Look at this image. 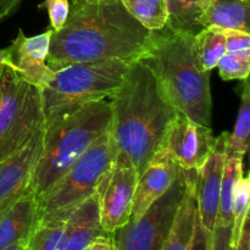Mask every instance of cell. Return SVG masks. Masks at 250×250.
Returning a JSON list of instances; mask_svg holds the SVG:
<instances>
[{"mask_svg": "<svg viewBox=\"0 0 250 250\" xmlns=\"http://www.w3.org/2000/svg\"><path fill=\"white\" fill-rule=\"evenodd\" d=\"M151 37L120 0H73L65 24L51 34L46 65L58 71L111 59L133 62L146 53Z\"/></svg>", "mask_w": 250, "mask_h": 250, "instance_id": "obj_1", "label": "cell"}, {"mask_svg": "<svg viewBox=\"0 0 250 250\" xmlns=\"http://www.w3.org/2000/svg\"><path fill=\"white\" fill-rule=\"evenodd\" d=\"M109 102L115 143L128 156L139 176L180 111L158 76L141 60L129 63Z\"/></svg>", "mask_w": 250, "mask_h": 250, "instance_id": "obj_2", "label": "cell"}, {"mask_svg": "<svg viewBox=\"0 0 250 250\" xmlns=\"http://www.w3.org/2000/svg\"><path fill=\"white\" fill-rule=\"evenodd\" d=\"M193 34L168 28L153 32L139 60L154 71L181 114L198 124L211 125L212 99L209 72L198 66Z\"/></svg>", "mask_w": 250, "mask_h": 250, "instance_id": "obj_3", "label": "cell"}, {"mask_svg": "<svg viewBox=\"0 0 250 250\" xmlns=\"http://www.w3.org/2000/svg\"><path fill=\"white\" fill-rule=\"evenodd\" d=\"M110 127L109 100L90 103L45 125L43 148L27 189L41 198Z\"/></svg>", "mask_w": 250, "mask_h": 250, "instance_id": "obj_4", "label": "cell"}, {"mask_svg": "<svg viewBox=\"0 0 250 250\" xmlns=\"http://www.w3.org/2000/svg\"><path fill=\"white\" fill-rule=\"evenodd\" d=\"M129 63L111 59L73 63L54 71L48 84L42 88L44 126L90 103L110 99Z\"/></svg>", "mask_w": 250, "mask_h": 250, "instance_id": "obj_5", "label": "cell"}, {"mask_svg": "<svg viewBox=\"0 0 250 250\" xmlns=\"http://www.w3.org/2000/svg\"><path fill=\"white\" fill-rule=\"evenodd\" d=\"M117 153L111 127L38 198V225L65 224L87 199L97 193L104 173Z\"/></svg>", "mask_w": 250, "mask_h": 250, "instance_id": "obj_6", "label": "cell"}, {"mask_svg": "<svg viewBox=\"0 0 250 250\" xmlns=\"http://www.w3.org/2000/svg\"><path fill=\"white\" fill-rule=\"evenodd\" d=\"M44 128L42 90L6 63L0 65V163Z\"/></svg>", "mask_w": 250, "mask_h": 250, "instance_id": "obj_7", "label": "cell"}, {"mask_svg": "<svg viewBox=\"0 0 250 250\" xmlns=\"http://www.w3.org/2000/svg\"><path fill=\"white\" fill-rule=\"evenodd\" d=\"M187 176L181 170L167 192L143 214L111 233L115 250H160L185 194Z\"/></svg>", "mask_w": 250, "mask_h": 250, "instance_id": "obj_8", "label": "cell"}, {"mask_svg": "<svg viewBox=\"0 0 250 250\" xmlns=\"http://www.w3.org/2000/svg\"><path fill=\"white\" fill-rule=\"evenodd\" d=\"M138 172L126 154L117 149L109 170L104 173L97 188L100 224L106 233L129 221Z\"/></svg>", "mask_w": 250, "mask_h": 250, "instance_id": "obj_9", "label": "cell"}, {"mask_svg": "<svg viewBox=\"0 0 250 250\" xmlns=\"http://www.w3.org/2000/svg\"><path fill=\"white\" fill-rule=\"evenodd\" d=\"M216 137L210 126L198 124L178 112L168 127L160 148L183 171H199L214 149Z\"/></svg>", "mask_w": 250, "mask_h": 250, "instance_id": "obj_10", "label": "cell"}, {"mask_svg": "<svg viewBox=\"0 0 250 250\" xmlns=\"http://www.w3.org/2000/svg\"><path fill=\"white\" fill-rule=\"evenodd\" d=\"M53 29L33 37H26L19 29L16 38L7 48L2 49L5 63L14 68L24 81L38 88H44L54 75V71L46 65V56L50 46Z\"/></svg>", "mask_w": 250, "mask_h": 250, "instance_id": "obj_11", "label": "cell"}, {"mask_svg": "<svg viewBox=\"0 0 250 250\" xmlns=\"http://www.w3.org/2000/svg\"><path fill=\"white\" fill-rule=\"evenodd\" d=\"M44 128L21 149L0 163V216L26 193L43 148Z\"/></svg>", "mask_w": 250, "mask_h": 250, "instance_id": "obj_12", "label": "cell"}, {"mask_svg": "<svg viewBox=\"0 0 250 250\" xmlns=\"http://www.w3.org/2000/svg\"><path fill=\"white\" fill-rule=\"evenodd\" d=\"M229 132L216 137L214 149L197 173V209L200 222L208 231H214L219 214L220 190L224 173Z\"/></svg>", "mask_w": 250, "mask_h": 250, "instance_id": "obj_13", "label": "cell"}, {"mask_svg": "<svg viewBox=\"0 0 250 250\" xmlns=\"http://www.w3.org/2000/svg\"><path fill=\"white\" fill-rule=\"evenodd\" d=\"M181 170L182 168L168 155L167 151L159 148L138 176L129 220L141 216L155 200L165 194Z\"/></svg>", "mask_w": 250, "mask_h": 250, "instance_id": "obj_14", "label": "cell"}, {"mask_svg": "<svg viewBox=\"0 0 250 250\" xmlns=\"http://www.w3.org/2000/svg\"><path fill=\"white\" fill-rule=\"evenodd\" d=\"M38 225V199L28 189L0 216V250L28 239Z\"/></svg>", "mask_w": 250, "mask_h": 250, "instance_id": "obj_15", "label": "cell"}, {"mask_svg": "<svg viewBox=\"0 0 250 250\" xmlns=\"http://www.w3.org/2000/svg\"><path fill=\"white\" fill-rule=\"evenodd\" d=\"M197 171H186L187 185L172 227L160 250H188L197 219Z\"/></svg>", "mask_w": 250, "mask_h": 250, "instance_id": "obj_16", "label": "cell"}, {"mask_svg": "<svg viewBox=\"0 0 250 250\" xmlns=\"http://www.w3.org/2000/svg\"><path fill=\"white\" fill-rule=\"evenodd\" d=\"M66 226L67 234L62 250H84L98 237L109 234L100 224L97 193L68 217Z\"/></svg>", "mask_w": 250, "mask_h": 250, "instance_id": "obj_17", "label": "cell"}, {"mask_svg": "<svg viewBox=\"0 0 250 250\" xmlns=\"http://www.w3.org/2000/svg\"><path fill=\"white\" fill-rule=\"evenodd\" d=\"M249 7L250 0H210L200 19V26L249 33Z\"/></svg>", "mask_w": 250, "mask_h": 250, "instance_id": "obj_18", "label": "cell"}, {"mask_svg": "<svg viewBox=\"0 0 250 250\" xmlns=\"http://www.w3.org/2000/svg\"><path fill=\"white\" fill-rule=\"evenodd\" d=\"M210 0H166V28L195 36L202 29L200 19Z\"/></svg>", "mask_w": 250, "mask_h": 250, "instance_id": "obj_19", "label": "cell"}, {"mask_svg": "<svg viewBox=\"0 0 250 250\" xmlns=\"http://www.w3.org/2000/svg\"><path fill=\"white\" fill-rule=\"evenodd\" d=\"M242 176H243V156L226 151L216 224L232 226L234 194H236L237 183Z\"/></svg>", "mask_w": 250, "mask_h": 250, "instance_id": "obj_20", "label": "cell"}, {"mask_svg": "<svg viewBox=\"0 0 250 250\" xmlns=\"http://www.w3.org/2000/svg\"><path fill=\"white\" fill-rule=\"evenodd\" d=\"M193 50L198 66L210 72L216 67L220 59L226 54V38L224 29L207 27L193 37Z\"/></svg>", "mask_w": 250, "mask_h": 250, "instance_id": "obj_21", "label": "cell"}, {"mask_svg": "<svg viewBox=\"0 0 250 250\" xmlns=\"http://www.w3.org/2000/svg\"><path fill=\"white\" fill-rule=\"evenodd\" d=\"M129 15L151 32L165 28L167 22L166 0H120Z\"/></svg>", "mask_w": 250, "mask_h": 250, "instance_id": "obj_22", "label": "cell"}, {"mask_svg": "<svg viewBox=\"0 0 250 250\" xmlns=\"http://www.w3.org/2000/svg\"><path fill=\"white\" fill-rule=\"evenodd\" d=\"M250 133V87L248 78L244 80L241 93V106L238 110L236 125L232 133L229 134L226 151L244 156L248 151Z\"/></svg>", "mask_w": 250, "mask_h": 250, "instance_id": "obj_23", "label": "cell"}, {"mask_svg": "<svg viewBox=\"0 0 250 250\" xmlns=\"http://www.w3.org/2000/svg\"><path fill=\"white\" fill-rule=\"evenodd\" d=\"M66 234V222L58 225H37L29 238V250H62Z\"/></svg>", "mask_w": 250, "mask_h": 250, "instance_id": "obj_24", "label": "cell"}, {"mask_svg": "<svg viewBox=\"0 0 250 250\" xmlns=\"http://www.w3.org/2000/svg\"><path fill=\"white\" fill-rule=\"evenodd\" d=\"M249 200H250V177L242 176L241 180L237 183L236 194L233 200V220H232V234L231 244L236 247L241 238L242 229L244 222L248 219L249 212Z\"/></svg>", "mask_w": 250, "mask_h": 250, "instance_id": "obj_25", "label": "cell"}, {"mask_svg": "<svg viewBox=\"0 0 250 250\" xmlns=\"http://www.w3.org/2000/svg\"><path fill=\"white\" fill-rule=\"evenodd\" d=\"M216 67L222 80H247L250 72V53H226Z\"/></svg>", "mask_w": 250, "mask_h": 250, "instance_id": "obj_26", "label": "cell"}, {"mask_svg": "<svg viewBox=\"0 0 250 250\" xmlns=\"http://www.w3.org/2000/svg\"><path fill=\"white\" fill-rule=\"evenodd\" d=\"M39 7H45L49 12L50 26L54 32L61 29L65 24L70 12V2L68 0H45L39 5Z\"/></svg>", "mask_w": 250, "mask_h": 250, "instance_id": "obj_27", "label": "cell"}, {"mask_svg": "<svg viewBox=\"0 0 250 250\" xmlns=\"http://www.w3.org/2000/svg\"><path fill=\"white\" fill-rule=\"evenodd\" d=\"M226 38V53H250L248 32L238 29H224Z\"/></svg>", "mask_w": 250, "mask_h": 250, "instance_id": "obj_28", "label": "cell"}, {"mask_svg": "<svg viewBox=\"0 0 250 250\" xmlns=\"http://www.w3.org/2000/svg\"><path fill=\"white\" fill-rule=\"evenodd\" d=\"M212 243V232L208 231L202 225L199 215L197 214L195 219L194 231H193L192 239H190L188 250H211Z\"/></svg>", "mask_w": 250, "mask_h": 250, "instance_id": "obj_29", "label": "cell"}, {"mask_svg": "<svg viewBox=\"0 0 250 250\" xmlns=\"http://www.w3.org/2000/svg\"><path fill=\"white\" fill-rule=\"evenodd\" d=\"M232 226L216 224L212 231L211 250H233L231 244Z\"/></svg>", "mask_w": 250, "mask_h": 250, "instance_id": "obj_30", "label": "cell"}, {"mask_svg": "<svg viewBox=\"0 0 250 250\" xmlns=\"http://www.w3.org/2000/svg\"><path fill=\"white\" fill-rule=\"evenodd\" d=\"M84 250H115L111 234H104V236L98 237Z\"/></svg>", "mask_w": 250, "mask_h": 250, "instance_id": "obj_31", "label": "cell"}, {"mask_svg": "<svg viewBox=\"0 0 250 250\" xmlns=\"http://www.w3.org/2000/svg\"><path fill=\"white\" fill-rule=\"evenodd\" d=\"M233 250H250V231H249V217L244 222L243 229H242L241 238L236 244Z\"/></svg>", "mask_w": 250, "mask_h": 250, "instance_id": "obj_32", "label": "cell"}, {"mask_svg": "<svg viewBox=\"0 0 250 250\" xmlns=\"http://www.w3.org/2000/svg\"><path fill=\"white\" fill-rule=\"evenodd\" d=\"M21 1L22 0H0V20L11 15Z\"/></svg>", "mask_w": 250, "mask_h": 250, "instance_id": "obj_33", "label": "cell"}, {"mask_svg": "<svg viewBox=\"0 0 250 250\" xmlns=\"http://www.w3.org/2000/svg\"><path fill=\"white\" fill-rule=\"evenodd\" d=\"M31 238V237H29ZM29 238L28 239H22V241L17 242V243L12 244V246L7 247L4 250H29Z\"/></svg>", "mask_w": 250, "mask_h": 250, "instance_id": "obj_34", "label": "cell"}, {"mask_svg": "<svg viewBox=\"0 0 250 250\" xmlns=\"http://www.w3.org/2000/svg\"><path fill=\"white\" fill-rule=\"evenodd\" d=\"M5 63V54L4 50H0V65Z\"/></svg>", "mask_w": 250, "mask_h": 250, "instance_id": "obj_35", "label": "cell"}]
</instances>
